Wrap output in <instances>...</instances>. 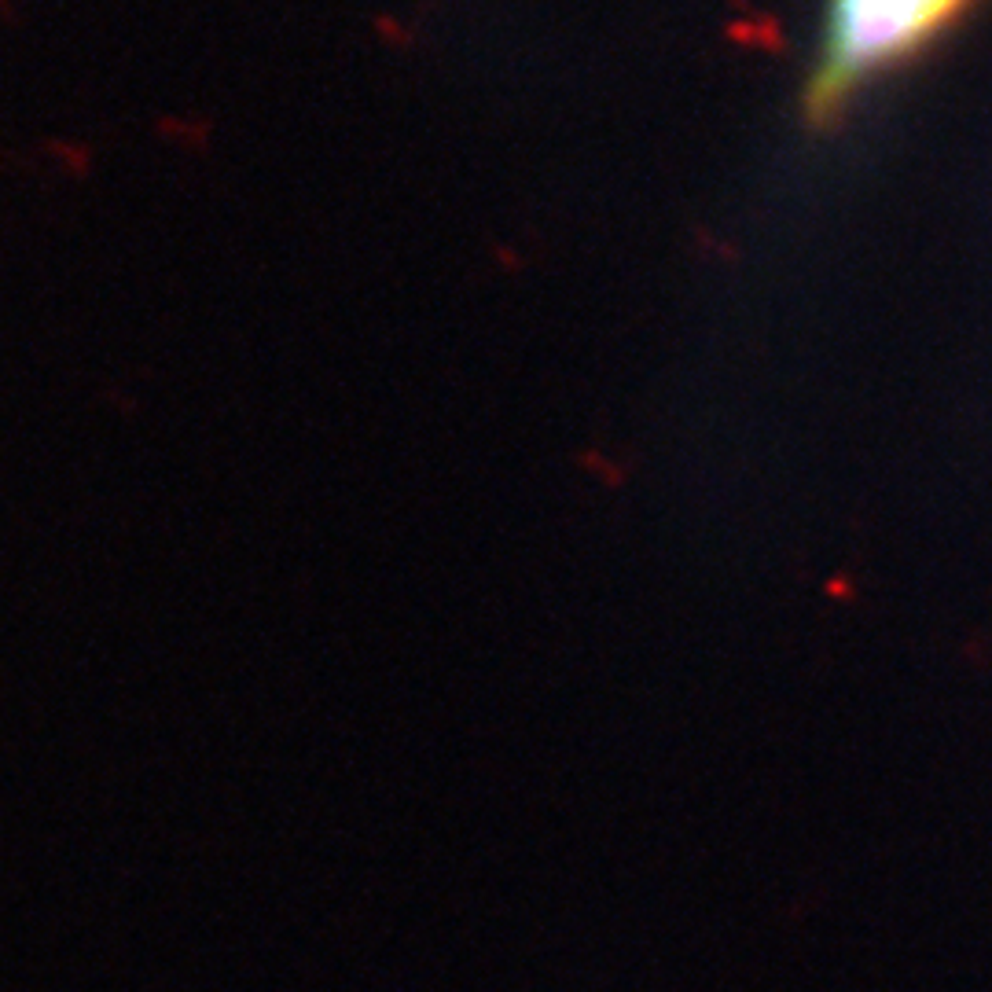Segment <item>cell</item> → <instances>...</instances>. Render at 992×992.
Here are the masks:
<instances>
[{
    "label": "cell",
    "instance_id": "cell-1",
    "mask_svg": "<svg viewBox=\"0 0 992 992\" xmlns=\"http://www.w3.org/2000/svg\"><path fill=\"white\" fill-rule=\"evenodd\" d=\"M970 0H831L827 34L809 74V118H835L871 78L923 52Z\"/></svg>",
    "mask_w": 992,
    "mask_h": 992
}]
</instances>
